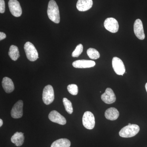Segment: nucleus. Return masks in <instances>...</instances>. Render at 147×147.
Here are the masks:
<instances>
[{
  "label": "nucleus",
  "mask_w": 147,
  "mask_h": 147,
  "mask_svg": "<svg viewBox=\"0 0 147 147\" xmlns=\"http://www.w3.org/2000/svg\"><path fill=\"white\" fill-rule=\"evenodd\" d=\"M112 65L114 71L118 75L123 76L125 73V67L123 62L119 58L114 57L112 60Z\"/></svg>",
  "instance_id": "obj_6"
},
{
  "label": "nucleus",
  "mask_w": 147,
  "mask_h": 147,
  "mask_svg": "<svg viewBox=\"0 0 147 147\" xmlns=\"http://www.w3.org/2000/svg\"><path fill=\"white\" fill-rule=\"evenodd\" d=\"M2 84L4 90L7 93H10L14 90V84L10 78L7 77H4L2 82Z\"/></svg>",
  "instance_id": "obj_15"
},
{
  "label": "nucleus",
  "mask_w": 147,
  "mask_h": 147,
  "mask_svg": "<svg viewBox=\"0 0 147 147\" xmlns=\"http://www.w3.org/2000/svg\"><path fill=\"white\" fill-rule=\"evenodd\" d=\"M8 55L11 59L13 61H16L20 57V53L18 47L14 45H11L9 48Z\"/></svg>",
  "instance_id": "obj_19"
},
{
  "label": "nucleus",
  "mask_w": 147,
  "mask_h": 147,
  "mask_svg": "<svg viewBox=\"0 0 147 147\" xmlns=\"http://www.w3.org/2000/svg\"><path fill=\"white\" fill-rule=\"evenodd\" d=\"M67 89L69 93L73 95H76L78 93V88L76 84H70L67 87Z\"/></svg>",
  "instance_id": "obj_23"
},
{
  "label": "nucleus",
  "mask_w": 147,
  "mask_h": 147,
  "mask_svg": "<svg viewBox=\"0 0 147 147\" xmlns=\"http://www.w3.org/2000/svg\"><path fill=\"white\" fill-rule=\"evenodd\" d=\"M24 50L28 59L34 61L38 58V53L34 45L30 42H27L24 45Z\"/></svg>",
  "instance_id": "obj_3"
},
{
  "label": "nucleus",
  "mask_w": 147,
  "mask_h": 147,
  "mask_svg": "<svg viewBox=\"0 0 147 147\" xmlns=\"http://www.w3.org/2000/svg\"><path fill=\"white\" fill-rule=\"evenodd\" d=\"M140 130L139 125L131 124L124 127L119 132L120 136L123 138H130L134 137L138 134Z\"/></svg>",
  "instance_id": "obj_2"
},
{
  "label": "nucleus",
  "mask_w": 147,
  "mask_h": 147,
  "mask_svg": "<svg viewBox=\"0 0 147 147\" xmlns=\"http://www.w3.org/2000/svg\"><path fill=\"white\" fill-rule=\"evenodd\" d=\"M25 137L22 132H16L11 137V142L16 146H20L24 144Z\"/></svg>",
  "instance_id": "obj_17"
},
{
  "label": "nucleus",
  "mask_w": 147,
  "mask_h": 147,
  "mask_svg": "<svg viewBox=\"0 0 147 147\" xmlns=\"http://www.w3.org/2000/svg\"><path fill=\"white\" fill-rule=\"evenodd\" d=\"M3 124V122L2 120L1 119H0V127L2 126Z\"/></svg>",
  "instance_id": "obj_26"
},
{
  "label": "nucleus",
  "mask_w": 147,
  "mask_h": 147,
  "mask_svg": "<svg viewBox=\"0 0 147 147\" xmlns=\"http://www.w3.org/2000/svg\"><path fill=\"white\" fill-rule=\"evenodd\" d=\"M5 11V2L4 0H0V13H4Z\"/></svg>",
  "instance_id": "obj_24"
},
{
  "label": "nucleus",
  "mask_w": 147,
  "mask_h": 147,
  "mask_svg": "<svg viewBox=\"0 0 147 147\" xmlns=\"http://www.w3.org/2000/svg\"><path fill=\"white\" fill-rule=\"evenodd\" d=\"M49 19L56 24H59L60 21L59 7L54 0H50L48 3L47 10Z\"/></svg>",
  "instance_id": "obj_1"
},
{
  "label": "nucleus",
  "mask_w": 147,
  "mask_h": 147,
  "mask_svg": "<svg viewBox=\"0 0 147 147\" xmlns=\"http://www.w3.org/2000/svg\"><path fill=\"white\" fill-rule=\"evenodd\" d=\"M145 88H146V90L147 92V83L146 84V85H145Z\"/></svg>",
  "instance_id": "obj_27"
},
{
  "label": "nucleus",
  "mask_w": 147,
  "mask_h": 147,
  "mask_svg": "<svg viewBox=\"0 0 147 147\" xmlns=\"http://www.w3.org/2000/svg\"><path fill=\"white\" fill-rule=\"evenodd\" d=\"M134 31L135 35L140 40H144L145 38L144 28L142 21L137 19L135 21L134 25Z\"/></svg>",
  "instance_id": "obj_12"
},
{
  "label": "nucleus",
  "mask_w": 147,
  "mask_h": 147,
  "mask_svg": "<svg viewBox=\"0 0 147 147\" xmlns=\"http://www.w3.org/2000/svg\"><path fill=\"white\" fill-rule=\"evenodd\" d=\"M92 5V0H78L76 8L79 11H86L91 8Z\"/></svg>",
  "instance_id": "obj_14"
},
{
  "label": "nucleus",
  "mask_w": 147,
  "mask_h": 147,
  "mask_svg": "<svg viewBox=\"0 0 147 147\" xmlns=\"http://www.w3.org/2000/svg\"><path fill=\"white\" fill-rule=\"evenodd\" d=\"M105 28L110 32H117L118 31L119 25L116 19L113 18H108L105 19L104 23Z\"/></svg>",
  "instance_id": "obj_8"
},
{
  "label": "nucleus",
  "mask_w": 147,
  "mask_h": 147,
  "mask_svg": "<svg viewBox=\"0 0 147 147\" xmlns=\"http://www.w3.org/2000/svg\"><path fill=\"white\" fill-rule=\"evenodd\" d=\"M63 105H64L66 111L69 114H71L73 112L72 103L70 100L66 98H63Z\"/></svg>",
  "instance_id": "obj_21"
},
{
  "label": "nucleus",
  "mask_w": 147,
  "mask_h": 147,
  "mask_svg": "<svg viewBox=\"0 0 147 147\" xmlns=\"http://www.w3.org/2000/svg\"><path fill=\"white\" fill-rule=\"evenodd\" d=\"M119 116L118 110L115 108H108L105 111V116L107 119L114 121L117 119Z\"/></svg>",
  "instance_id": "obj_16"
},
{
  "label": "nucleus",
  "mask_w": 147,
  "mask_h": 147,
  "mask_svg": "<svg viewBox=\"0 0 147 147\" xmlns=\"http://www.w3.org/2000/svg\"><path fill=\"white\" fill-rule=\"evenodd\" d=\"M131 125V124L130 123H128V125Z\"/></svg>",
  "instance_id": "obj_28"
},
{
  "label": "nucleus",
  "mask_w": 147,
  "mask_h": 147,
  "mask_svg": "<svg viewBox=\"0 0 147 147\" xmlns=\"http://www.w3.org/2000/svg\"><path fill=\"white\" fill-rule=\"evenodd\" d=\"M48 118L51 121L61 125H64L66 123L65 118L56 110L51 111L48 115Z\"/></svg>",
  "instance_id": "obj_10"
},
{
  "label": "nucleus",
  "mask_w": 147,
  "mask_h": 147,
  "mask_svg": "<svg viewBox=\"0 0 147 147\" xmlns=\"http://www.w3.org/2000/svg\"><path fill=\"white\" fill-rule=\"evenodd\" d=\"M101 98L103 102L108 104H112L116 100L115 94L110 88L106 89L105 93L101 95Z\"/></svg>",
  "instance_id": "obj_11"
},
{
  "label": "nucleus",
  "mask_w": 147,
  "mask_h": 147,
  "mask_svg": "<svg viewBox=\"0 0 147 147\" xmlns=\"http://www.w3.org/2000/svg\"><path fill=\"white\" fill-rule=\"evenodd\" d=\"M71 142L67 139H60L53 142L51 147H70Z\"/></svg>",
  "instance_id": "obj_18"
},
{
  "label": "nucleus",
  "mask_w": 147,
  "mask_h": 147,
  "mask_svg": "<svg viewBox=\"0 0 147 147\" xmlns=\"http://www.w3.org/2000/svg\"><path fill=\"white\" fill-rule=\"evenodd\" d=\"M24 102L21 100H18L14 104L11 112V117L14 119H19L23 115Z\"/></svg>",
  "instance_id": "obj_9"
},
{
  "label": "nucleus",
  "mask_w": 147,
  "mask_h": 147,
  "mask_svg": "<svg viewBox=\"0 0 147 147\" xmlns=\"http://www.w3.org/2000/svg\"><path fill=\"white\" fill-rule=\"evenodd\" d=\"M9 7L11 14L15 17H20L22 13V8L20 3L17 0H9Z\"/></svg>",
  "instance_id": "obj_7"
},
{
  "label": "nucleus",
  "mask_w": 147,
  "mask_h": 147,
  "mask_svg": "<svg viewBox=\"0 0 147 147\" xmlns=\"http://www.w3.org/2000/svg\"><path fill=\"white\" fill-rule=\"evenodd\" d=\"M82 121L83 125L87 129H92L94 127L95 121L94 115L90 111H86L84 113Z\"/></svg>",
  "instance_id": "obj_5"
},
{
  "label": "nucleus",
  "mask_w": 147,
  "mask_h": 147,
  "mask_svg": "<svg viewBox=\"0 0 147 147\" xmlns=\"http://www.w3.org/2000/svg\"><path fill=\"white\" fill-rule=\"evenodd\" d=\"M95 65V62L94 61L87 60H79L72 63L74 67L77 68H90L94 67Z\"/></svg>",
  "instance_id": "obj_13"
},
{
  "label": "nucleus",
  "mask_w": 147,
  "mask_h": 147,
  "mask_svg": "<svg viewBox=\"0 0 147 147\" xmlns=\"http://www.w3.org/2000/svg\"><path fill=\"white\" fill-rule=\"evenodd\" d=\"M87 53L90 59H97L100 57L99 52L94 48H89L87 50Z\"/></svg>",
  "instance_id": "obj_20"
},
{
  "label": "nucleus",
  "mask_w": 147,
  "mask_h": 147,
  "mask_svg": "<svg viewBox=\"0 0 147 147\" xmlns=\"http://www.w3.org/2000/svg\"><path fill=\"white\" fill-rule=\"evenodd\" d=\"M6 37V35L3 32H0V40H2L5 39Z\"/></svg>",
  "instance_id": "obj_25"
},
{
  "label": "nucleus",
  "mask_w": 147,
  "mask_h": 147,
  "mask_svg": "<svg viewBox=\"0 0 147 147\" xmlns=\"http://www.w3.org/2000/svg\"><path fill=\"white\" fill-rule=\"evenodd\" d=\"M42 100L46 105H50L55 99V94L53 86L51 85L46 86L43 89L42 96Z\"/></svg>",
  "instance_id": "obj_4"
},
{
  "label": "nucleus",
  "mask_w": 147,
  "mask_h": 147,
  "mask_svg": "<svg viewBox=\"0 0 147 147\" xmlns=\"http://www.w3.org/2000/svg\"><path fill=\"white\" fill-rule=\"evenodd\" d=\"M83 51V45L82 44H79L76 46L75 50L72 53L71 56L73 57H78L82 54Z\"/></svg>",
  "instance_id": "obj_22"
}]
</instances>
